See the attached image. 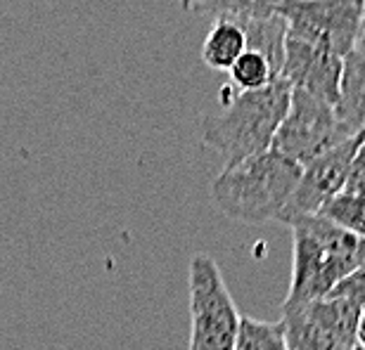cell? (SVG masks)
<instances>
[{"instance_id": "cell-1", "label": "cell", "mask_w": 365, "mask_h": 350, "mask_svg": "<svg viewBox=\"0 0 365 350\" xmlns=\"http://www.w3.org/2000/svg\"><path fill=\"white\" fill-rule=\"evenodd\" d=\"M292 85L277 78L268 88L237 92L232 85L221 90V112L200 119L202 144L223 159L225 169L273 149V140L287 116Z\"/></svg>"}, {"instance_id": "cell-2", "label": "cell", "mask_w": 365, "mask_h": 350, "mask_svg": "<svg viewBox=\"0 0 365 350\" xmlns=\"http://www.w3.org/2000/svg\"><path fill=\"white\" fill-rule=\"evenodd\" d=\"M292 228V282L282 308L327 298L339 282L365 267V239L323 216L287 223Z\"/></svg>"}, {"instance_id": "cell-3", "label": "cell", "mask_w": 365, "mask_h": 350, "mask_svg": "<svg viewBox=\"0 0 365 350\" xmlns=\"http://www.w3.org/2000/svg\"><path fill=\"white\" fill-rule=\"evenodd\" d=\"M299 178L302 166L277 149H268L223 169L211 185V199L232 221L247 225L280 221Z\"/></svg>"}, {"instance_id": "cell-4", "label": "cell", "mask_w": 365, "mask_h": 350, "mask_svg": "<svg viewBox=\"0 0 365 350\" xmlns=\"http://www.w3.org/2000/svg\"><path fill=\"white\" fill-rule=\"evenodd\" d=\"M190 344L187 350H235L240 315L218 262L197 253L187 270Z\"/></svg>"}, {"instance_id": "cell-5", "label": "cell", "mask_w": 365, "mask_h": 350, "mask_svg": "<svg viewBox=\"0 0 365 350\" xmlns=\"http://www.w3.org/2000/svg\"><path fill=\"white\" fill-rule=\"evenodd\" d=\"M349 137L356 135L349 133L332 105L304 90H292L287 116L273 140V149L304 169L313 159L323 157Z\"/></svg>"}, {"instance_id": "cell-6", "label": "cell", "mask_w": 365, "mask_h": 350, "mask_svg": "<svg viewBox=\"0 0 365 350\" xmlns=\"http://www.w3.org/2000/svg\"><path fill=\"white\" fill-rule=\"evenodd\" d=\"M280 17L287 33L346 57L361 41L365 0H292Z\"/></svg>"}, {"instance_id": "cell-7", "label": "cell", "mask_w": 365, "mask_h": 350, "mask_svg": "<svg viewBox=\"0 0 365 350\" xmlns=\"http://www.w3.org/2000/svg\"><path fill=\"white\" fill-rule=\"evenodd\" d=\"M359 308L346 298L327 296L320 301L282 308L289 350H361L356 346Z\"/></svg>"}, {"instance_id": "cell-8", "label": "cell", "mask_w": 365, "mask_h": 350, "mask_svg": "<svg viewBox=\"0 0 365 350\" xmlns=\"http://www.w3.org/2000/svg\"><path fill=\"white\" fill-rule=\"evenodd\" d=\"M361 140L363 135L349 137L346 142L337 144L334 149L325 152L323 157L313 159L311 164L304 166L302 178H299L294 192L289 196L287 208L280 216V223L287 225L297 218L318 216L327 201L346 192L349 171H351V161Z\"/></svg>"}, {"instance_id": "cell-9", "label": "cell", "mask_w": 365, "mask_h": 350, "mask_svg": "<svg viewBox=\"0 0 365 350\" xmlns=\"http://www.w3.org/2000/svg\"><path fill=\"white\" fill-rule=\"evenodd\" d=\"M341 71L344 57L334 55L323 46H313L297 36H284V55L280 78H284L292 90H304L313 97L337 107L341 90Z\"/></svg>"}, {"instance_id": "cell-10", "label": "cell", "mask_w": 365, "mask_h": 350, "mask_svg": "<svg viewBox=\"0 0 365 350\" xmlns=\"http://www.w3.org/2000/svg\"><path fill=\"white\" fill-rule=\"evenodd\" d=\"M339 121L349 128L351 135H365V36L356 48L344 57L341 71V90L337 102Z\"/></svg>"}, {"instance_id": "cell-11", "label": "cell", "mask_w": 365, "mask_h": 350, "mask_svg": "<svg viewBox=\"0 0 365 350\" xmlns=\"http://www.w3.org/2000/svg\"><path fill=\"white\" fill-rule=\"evenodd\" d=\"M247 50V33L240 21L218 17L202 43V62L214 71H230Z\"/></svg>"}, {"instance_id": "cell-12", "label": "cell", "mask_w": 365, "mask_h": 350, "mask_svg": "<svg viewBox=\"0 0 365 350\" xmlns=\"http://www.w3.org/2000/svg\"><path fill=\"white\" fill-rule=\"evenodd\" d=\"M292 0H204L197 10L214 19L228 17L237 21H252V19L275 17Z\"/></svg>"}, {"instance_id": "cell-13", "label": "cell", "mask_w": 365, "mask_h": 350, "mask_svg": "<svg viewBox=\"0 0 365 350\" xmlns=\"http://www.w3.org/2000/svg\"><path fill=\"white\" fill-rule=\"evenodd\" d=\"M230 74V85L235 88L237 92H250V90H261V88H268L273 81H277V71L268 57H264L257 50L247 48L240 60L232 64Z\"/></svg>"}, {"instance_id": "cell-14", "label": "cell", "mask_w": 365, "mask_h": 350, "mask_svg": "<svg viewBox=\"0 0 365 350\" xmlns=\"http://www.w3.org/2000/svg\"><path fill=\"white\" fill-rule=\"evenodd\" d=\"M235 350H289L284 322H259L242 315Z\"/></svg>"}, {"instance_id": "cell-15", "label": "cell", "mask_w": 365, "mask_h": 350, "mask_svg": "<svg viewBox=\"0 0 365 350\" xmlns=\"http://www.w3.org/2000/svg\"><path fill=\"white\" fill-rule=\"evenodd\" d=\"M318 216H323L334 225H339V228H344L346 232H351V235L365 239V194L341 192L332 201H327Z\"/></svg>"}, {"instance_id": "cell-16", "label": "cell", "mask_w": 365, "mask_h": 350, "mask_svg": "<svg viewBox=\"0 0 365 350\" xmlns=\"http://www.w3.org/2000/svg\"><path fill=\"white\" fill-rule=\"evenodd\" d=\"M330 296L346 298L349 303H354L356 308L363 310L365 308V267L356 270V272L349 275L344 282H339L337 287L332 289Z\"/></svg>"}, {"instance_id": "cell-17", "label": "cell", "mask_w": 365, "mask_h": 350, "mask_svg": "<svg viewBox=\"0 0 365 350\" xmlns=\"http://www.w3.org/2000/svg\"><path fill=\"white\" fill-rule=\"evenodd\" d=\"M346 192L365 194V135L356 149V157L351 161V171H349V182H346Z\"/></svg>"}, {"instance_id": "cell-18", "label": "cell", "mask_w": 365, "mask_h": 350, "mask_svg": "<svg viewBox=\"0 0 365 350\" xmlns=\"http://www.w3.org/2000/svg\"><path fill=\"white\" fill-rule=\"evenodd\" d=\"M356 346L365 350V308L359 312V319H356Z\"/></svg>"}, {"instance_id": "cell-19", "label": "cell", "mask_w": 365, "mask_h": 350, "mask_svg": "<svg viewBox=\"0 0 365 350\" xmlns=\"http://www.w3.org/2000/svg\"><path fill=\"white\" fill-rule=\"evenodd\" d=\"M204 3V0H180V10L182 12H192V10H197Z\"/></svg>"}, {"instance_id": "cell-20", "label": "cell", "mask_w": 365, "mask_h": 350, "mask_svg": "<svg viewBox=\"0 0 365 350\" xmlns=\"http://www.w3.org/2000/svg\"><path fill=\"white\" fill-rule=\"evenodd\" d=\"M363 36H365V17H363Z\"/></svg>"}]
</instances>
